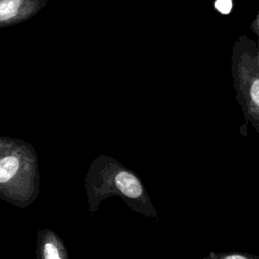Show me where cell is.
Masks as SVG:
<instances>
[{"label":"cell","instance_id":"cell-2","mask_svg":"<svg viewBox=\"0 0 259 259\" xmlns=\"http://www.w3.org/2000/svg\"><path fill=\"white\" fill-rule=\"evenodd\" d=\"M39 192L40 171L35 149L23 140L0 137V199L25 208Z\"/></svg>","mask_w":259,"mask_h":259},{"label":"cell","instance_id":"cell-6","mask_svg":"<svg viewBox=\"0 0 259 259\" xmlns=\"http://www.w3.org/2000/svg\"><path fill=\"white\" fill-rule=\"evenodd\" d=\"M215 8L223 14H228L232 9V0H217Z\"/></svg>","mask_w":259,"mask_h":259},{"label":"cell","instance_id":"cell-5","mask_svg":"<svg viewBox=\"0 0 259 259\" xmlns=\"http://www.w3.org/2000/svg\"><path fill=\"white\" fill-rule=\"evenodd\" d=\"M201 259H259V255H254L250 253L245 252H222V253H215V252H209L205 257Z\"/></svg>","mask_w":259,"mask_h":259},{"label":"cell","instance_id":"cell-1","mask_svg":"<svg viewBox=\"0 0 259 259\" xmlns=\"http://www.w3.org/2000/svg\"><path fill=\"white\" fill-rule=\"evenodd\" d=\"M88 208L93 215L101 201L112 196L121 198L134 212L159 220L143 181L130 168L113 157L99 155L90 164L85 176Z\"/></svg>","mask_w":259,"mask_h":259},{"label":"cell","instance_id":"cell-3","mask_svg":"<svg viewBox=\"0 0 259 259\" xmlns=\"http://www.w3.org/2000/svg\"><path fill=\"white\" fill-rule=\"evenodd\" d=\"M46 4L41 0H0V28L32 18Z\"/></svg>","mask_w":259,"mask_h":259},{"label":"cell","instance_id":"cell-4","mask_svg":"<svg viewBox=\"0 0 259 259\" xmlns=\"http://www.w3.org/2000/svg\"><path fill=\"white\" fill-rule=\"evenodd\" d=\"M36 259H69L68 251L62 239L51 229L37 232Z\"/></svg>","mask_w":259,"mask_h":259},{"label":"cell","instance_id":"cell-7","mask_svg":"<svg viewBox=\"0 0 259 259\" xmlns=\"http://www.w3.org/2000/svg\"><path fill=\"white\" fill-rule=\"evenodd\" d=\"M41 1H45V2H47V3H48L50 0H41Z\"/></svg>","mask_w":259,"mask_h":259}]
</instances>
